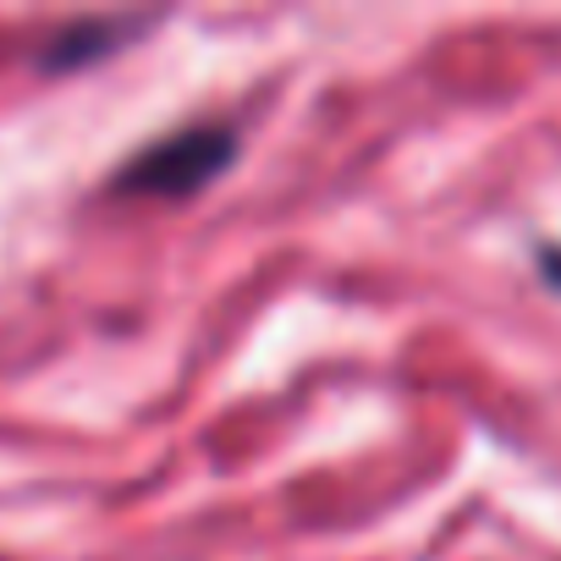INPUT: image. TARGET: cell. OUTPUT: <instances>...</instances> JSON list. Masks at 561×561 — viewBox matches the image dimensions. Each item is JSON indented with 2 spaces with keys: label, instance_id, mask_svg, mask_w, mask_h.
Returning a JSON list of instances; mask_svg holds the SVG:
<instances>
[{
  "label": "cell",
  "instance_id": "obj_3",
  "mask_svg": "<svg viewBox=\"0 0 561 561\" xmlns=\"http://www.w3.org/2000/svg\"><path fill=\"white\" fill-rule=\"evenodd\" d=\"M539 275H550L561 287V248H539Z\"/></svg>",
  "mask_w": 561,
  "mask_h": 561
},
{
  "label": "cell",
  "instance_id": "obj_1",
  "mask_svg": "<svg viewBox=\"0 0 561 561\" xmlns=\"http://www.w3.org/2000/svg\"><path fill=\"white\" fill-rule=\"evenodd\" d=\"M231 160H237V133L226 122H193V127H176V133L144 144L133 160H122L111 187L133 193V198H193Z\"/></svg>",
  "mask_w": 561,
  "mask_h": 561
},
{
  "label": "cell",
  "instance_id": "obj_2",
  "mask_svg": "<svg viewBox=\"0 0 561 561\" xmlns=\"http://www.w3.org/2000/svg\"><path fill=\"white\" fill-rule=\"evenodd\" d=\"M149 18H105V23H72L67 34H56L50 39V56H45V67L50 72H72V67H89V61H100V56H111V50H122L138 28H144Z\"/></svg>",
  "mask_w": 561,
  "mask_h": 561
}]
</instances>
